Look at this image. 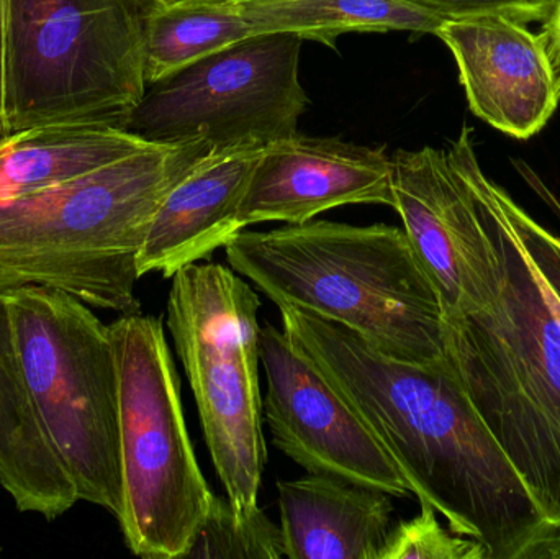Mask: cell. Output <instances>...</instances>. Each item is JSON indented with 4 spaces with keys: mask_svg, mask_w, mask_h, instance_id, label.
Returning a JSON list of instances; mask_svg holds the SVG:
<instances>
[{
    "mask_svg": "<svg viewBox=\"0 0 560 559\" xmlns=\"http://www.w3.org/2000/svg\"><path fill=\"white\" fill-rule=\"evenodd\" d=\"M120 128L48 125L0 138V202L75 179L150 147Z\"/></svg>",
    "mask_w": 560,
    "mask_h": 559,
    "instance_id": "18",
    "label": "cell"
},
{
    "mask_svg": "<svg viewBox=\"0 0 560 559\" xmlns=\"http://www.w3.org/2000/svg\"><path fill=\"white\" fill-rule=\"evenodd\" d=\"M0 555H2V548H0Z\"/></svg>",
    "mask_w": 560,
    "mask_h": 559,
    "instance_id": "25",
    "label": "cell"
},
{
    "mask_svg": "<svg viewBox=\"0 0 560 559\" xmlns=\"http://www.w3.org/2000/svg\"><path fill=\"white\" fill-rule=\"evenodd\" d=\"M420 505L417 517L394 525L382 559H489L480 541L446 531L433 505Z\"/></svg>",
    "mask_w": 560,
    "mask_h": 559,
    "instance_id": "20",
    "label": "cell"
},
{
    "mask_svg": "<svg viewBox=\"0 0 560 559\" xmlns=\"http://www.w3.org/2000/svg\"><path fill=\"white\" fill-rule=\"evenodd\" d=\"M207 141L151 143L48 189L0 202V294L56 289L91 307L138 314V256L167 194Z\"/></svg>",
    "mask_w": 560,
    "mask_h": 559,
    "instance_id": "3",
    "label": "cell"
},
{
    "mask_svg": "<svg viewBox=\"0 0 560 559\" xmlns=\"http://www.w3.org/2000/svg\"><path fill=\"white\" fill-rule=\"evenodd\" d=\"M295 33L253 36L207 53L147 85L125 130L150 143L203 140L213 153L296 135L310 98Z\"/></svg>",
    "mask_w": 560,
    "mask_h": 559,
    "instance_id": "9",
    "label": "cell"
},
{
    "mask_svg": "<svg viewBox=\"0 0 560 559\" xmlns=\"http://www.w3.org/2000/svg\"><path fill=\"white\" fill-rule=\"evenodd\" d=\"M282 328L354 407L397 463L418 501L450 528L522 559L552 524L474 409L446 360L388 357L361 335L299 308L280 307Z\"/></svg>",
    "mask_w": 560,
    "mask_h": 559,
    "instance_id": "2",
    "label": "cell"
},
{
    "mask_svg": "<svg viewBox=\"0 0 560 559\" xmlns=\"http://www.w3.org/2000/svg\"><path fill=\"white\" fill-rule=\"evenodd\" d=\"M0 486L20 512L48 521L79 501L33 407L5 294H0Z\"/></svg>",
    "mask_w": 560,
    "mask_h": 559,
    "instance_id": "17",
    "label": "cell"
},
{
    "mask_svg": "<svg viewBox=\"0 0 560 559\" xmlns=\"http://www.w3.org/2000/svg\"><path fill=\"white\" fill-rule=\"evenodd\" d=\"M266 147L210 153L161 203L138 256L140 276L180 269L210 258L243 232L240 210Z\"/></svg>",
    "mask_w": 560,
    "mask_h": 559,
    "instance_id": "15",
    "label": "cell"
},
{
    "mask_svg": "<svg viewBox=\"0 0 560 559\" xmlns=\"http://www.w3.org/2000/svg\"><path fill=\"white\" fill-rule=\"evenodd\" d=\"M349 203L394 207L392 158L385 148L293 135L262 150L240 220L243 229L262 222L296 225Z\"/></svg>",
    "mask_w": 560,
    "mask_h": 559,
    "instance_id": "13",
    "label": "cell"
},
{
    "mask_svg": "<svg viewBox=\"0 0 560 559\" xmlns=\"http://www.w3.org/2000/svg\"><path fill=\"white\" fill-rule=\"evenodd\" d=\"M259 347L268 380L262 410L276 449L306 473L339 476L392 498L413 496L381 440L283 328L261 327Z\"/></svg>",
    "mask_w": 560,
    "mask_h": 559,
    "instance_id": "11",
    "label": "cell"
},
{
    "mask_svg": "<svg viewBox=\"0 0 560 559\" xmlns=\"http://www.w3.org/2000/svg\"><path fill=\"white\" fill-rule=\"evenodd\" d=\"M154 0H3V137L48 125L125 130L147 91Z\"/></svg>",
    "mask_w": 560,
    "mask_h": 559,
    "instance_id": "5",
    "label": "cell"
},
{
    "mask_svg": "<svg viewBox=\"0 0 560 559\" xmlns=\"http://www.w3.org/2000/svg\"><path fill=\"white\" fill-rule=\"evenodd\" d=\"M158 2L173 5V3H192V2H229V0H158Z\"/></svg>",
    "mask_w": 560,
    "mask_h": 559,
    "instance_id": "24",
    "label": "cell"
},
{
    "mask_svg": "<svg viewBox=\"0 0 560 559\" xmlns=\"http://www.w3.org/2000/svg\"><path fill=\"white\" fill-rule=\"evenodd\" d=\"M108 327L120 384L124 504L117 521L125 544L144 559L186 558L213 492L190 442L163 324L138 312Z\"/></svg>",
    "mask_w": 560,
    "mask_h": 559,
    "instance_id": "7",
    "label": "cell"
},
{
    "mask_svg": "<svg viewBox=\"0 0 560 559\" xmlns=\"http://www.w3.org/2000/svg\"><path fill=\"white\" fill-rule=\"evenodd\" d=\"M522 559H560V524H551L536 538Z\"/></svg>",
    "mask_w": 560,
    "mask_h": 559,
    "instance_id": "22",
    "label": "cell"
},
{
    "mask_svg": "<svg viewBox=\"0 0 560 559\" xmlns=\"http://www.w3.org/2000/svg\"><path fill=\"white\" fill-rule=\"evenodd\" d=\"M546 38H548L549 46H551L552 55H555L556 61L560 69V0L556 5L555 12L545 22Z\"/></svg>",
    "mask_w": 560,
    "mask_h": 559,
    "instance_id": "23",
    "label": "cell"
},
{
    "mask_svg": "<svg viewBox=\"0 0 560 559\" xmlns=\"http://www.w3.org/2000/svg\"><path fill=\"white\" fill-rule=\"evenodd\" d=\"M394 209L440 294L444 318L477 302L487 238L472 190L447 151L398 150L392 158Z\"/></svg>",
    "mask_w": 560,
    "mask_h": 559,
    "instance_id": "12",
    "label": "cell"
},
{
    "mask_svg": "<svg viewBox=\"0 0 560 559\" xmlns=\"http://www.w3.org/2000/svg\"><path fill=\"white\" fill-rule=\"evenodd\" d=\"M436 36L453 51L477 117L520 140L546 127L560 102V69L545 33L486 16L444 22Z\"/></svg>",
    "mask_w": 560,
    "mask_h": 559,
    "instance_id": "14",
    "label": "cell"
},
{
    "mask_svg": "<svg viewBox=\"0 0 560 559\" xmlns=\"http://www.w3.org/2000/svg\"><path fill=\"white\" fill-rule=\"evenodd\" d=\"M289 559H382L394 522L392 496L331 475L278 482Z\"/></svg>",
    "mask_w": 560,
    "mask_h": 559,
    "instance_id": "16",
    "label": "cell"
},
{
    "mask_svg": "<svg viewBox=\"0 0 560 559\" xmlns=\"http://www.w3.org/2000/svg\"><path fill=\"white\" fill-rule=\"evenodd\" d=\"M261 301L230 266L194 263L173 276L166 325L189 377L226 498L258 508L268 462L259 386Z\"/></svg>",
    "mask_w": 560,
    "mask_h": 559,
    "instance_id": "8",
    "label": "cell"
},
{
    "mask_svg": "<svg viewBox=\"0 0 560 559\" xmlns=\"http://www.w3.org/2000/svg\"><path fill=\"white\" fill-rule=\"evenodd\" d=\"M225 255L279 308L342 325L397 360H446L440 294L404 229L326 220L245 229Z\"/></svg>",
    "mask_w": 560,
    "mask_h": 559,
    "instance_id": "4",
    "label": "cell"
},
{
    "mask_svg": "<svg viewBox=\"0 0 560 559\" xmlns=\"http://www.w3.org/2000/svg\"><path fill=\"white\" fill-rule=\"evenodd\" d=\"M186 558L280 559L282 531L259 508L242 511L213 494Z\"/></svg>",
    "mask_w": 560,
    "mask_h": 559,
    "instance_id": "19",
    "label": "cell"
},
{
    "mask_svg": "<svg viewBox=\"0 0 560 559\" xmlns=\"http://www.w3.org/2000/svg\"><path fill=\"white\" fill-rule=\"evenodd\" d=\"M36 416L79 501L120 517V389L110 327L56 289L5 292Z\"/></svg>",
    "mask_w": 560,
    "mask_h": 559,
    "instance_id": "6",
    "label": "cell"
},
{
    "mask_svg": "<svg viewBox=\"0 0 560 559\" xmlns=\"http://www.w3.org/2000/svg\"><path fill=\"white\" fill-rule=\"evenodd\" d=\"M443 20L401 0H154L144 35V81L253 36L295 33L335 48L345 33L411 32L436 35Z\"/></svg>",
    "mask_w": 560,
    "mask_h": 559,
    "instance_id": "10",
    "label": "cell"
},
{
    "mask_svg": "<svg viewBox=\"0 0 560 559\" xmlns=\"http://www.w3.org/2000/svg\"><path fill=\"white\" fill-rule=\"evenodd\" d=\"M443 22L500 16L518 23L546 22L559 0H401Z\"/></svg>",
    "mask_w": 560,
    "mask_h": 559,
    "instance_id": "21",
    "label": "cell"
},
{
    "mask_svg": "<svg viewBox=\"0 0 560 559\" xmlns=\"http://www.w3.org/2000/svg\"><path fill=\"white\" fill-rule=\"evenodd\" d=\"M472 130L447 154L487 235L477 304L444 318L446 363L542 514L560 524V236L483 174Z\"/></svg>",
    "mask_w": 560,
    "mask_h": 559,
    "instance_id": "1",
    "label": "cell"
}]
</instances>
